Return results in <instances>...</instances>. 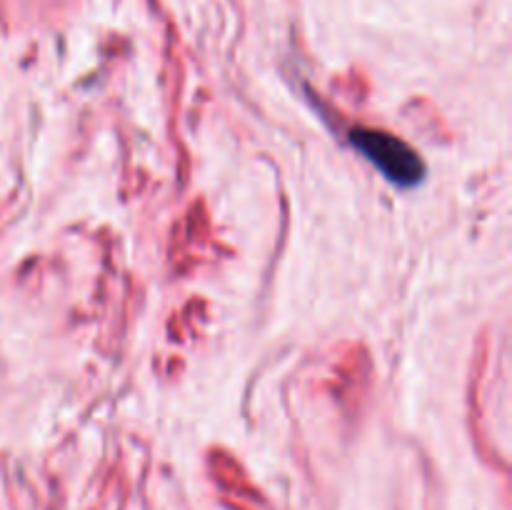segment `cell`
Returning <instances> with one entry per match:
<instances>
[{"label": "cell", "instance_id": "6da1fadb", "mask_svg": "<svg viewBox=\"0 0 512 510\" xmlns=\"http://www.w3.org/2000/svg\"><path fill=\"white\" fill-rule=\"evenodd\" d=\"M348 140L360 155H365L378 168L380 175H385L398 188H415L425 180L423 158L398 135L373 128H353Z\"/></svg>", "mask_w": 512, "mask_h": 510}]
</instances>
